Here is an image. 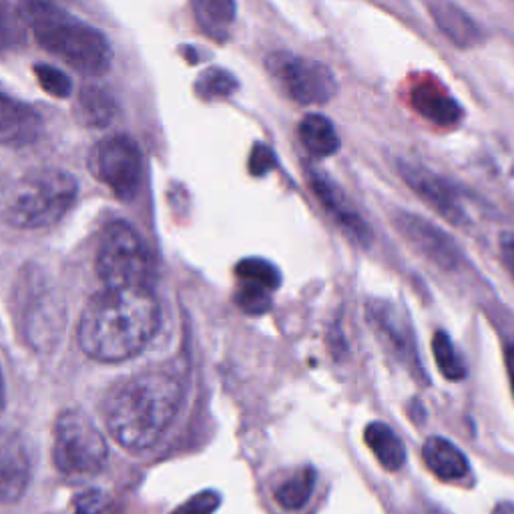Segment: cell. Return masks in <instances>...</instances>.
<instances>
[{"instance_id":"cell-1","label":"cell","mask_w":514,"mask_h":514,"mask_svg":"<svg viewBox=\"0 0 514 514\" xmlns=\"http://www.w3.org/2000/svg\"><path fill=\"white\" fill-rule=\"evenodd\" d=\"M159 328V304L147 286L107 288L81 314L79 344L99 362H123L139 354Z\"/></svg>"},{"instance_id":"cell-2","label":"cell","mask_w":514,"mask_h":514,"mask_svg":"<svg viewBox=\"0 0 514 514\" xmlns=\"http://www.w3.org/2000/svg\"><path fill=\"white\" fill-rule=\"evenodd\" d=\"M181 386L167 372H143L117 384L103 414L111 436L129 450L153 446L175 418Z\"/></svg>"},{"instance_id":"cell-3","label":"cell","mask_w":514,"mask_h":514,"mask_svg":"<svg viewBox=\"0 0 514 514\" xmlns=\"http://www.w3.org/2000/svg\"><path fill=\"white\" fill-rule=\"evenodd\" d=\"M23 17L37 43L77 73L97 77L109 71L113 51L97 29L49 0H23Z\"/></svg>"},{"instance_id":"cell-4","label":"cell","mask_w":514,"mask_h":514,"mask_svg":"<svg viewBox=\"0 0 514 514\" xmlns=\"http://www.w3.org/2000/svg\"><path fill=\"white\" fill-rule=\"evenodd\" d=\"M77 181L61 169H39L23 177L11 191L5 217L19 229H43L61 221L73 207Z\"/></svg>"},{"instance_id":"cell-5","label":"cell","mask_w":514,"mask_h":514,"mask_svg":"<svg viewBox=\"0 0 514 514\" xmlns=\"http://www.w3.org/2000/svg\"><path fill=\"white\" fill-rule=\"evenodd\" d=\"M107 442L97 424L79 410L63 412L55 422L53 460L71 476L97 474L107 462Z\"/></svg>"},{"instance_id":"cell-6","label":"cell","mask_w":514,"mask_h":514,"mask_svg":"<svg viewBox=\"0 0 514 514\" xmlns=\"http://www.w3.org/2000/svg\"><path fill=\"white\" fill-rule=\"evenodd\" d=\"M97 272L107 288L145 286L149 274V257L139 233L125 221L107 225L99 253Z\"/></svg>"},{"instance_id":"cell-7","label":"cell","mask_w":514,"mask_h":514,"mask_svg":"<svg viewBox=\"0 0 514 514\" xmlns=\"http://www.w3.org/2000/svg\"><path fill=\"white\" fill-rule=\"evenodd\" d=\"M268 69L286 95L300 105H324L338 91L332 71L306 57L274 53L268 59Z\"/></svg>"},{"instance_id":"cell-8","label":"cell","mask_w":514,"mask_h":514,"mask_svg":"<svg viewBox=\"0 0 514 514\" xmlns=\"http://www.w3.org/2000/svg\"><path fill=\"white\" fill-rule=\"evenodd\" d=\"M141 153L129 137H109L95 145L89 155V169L117 197L131 199L141 181Z\"/></svg>"},{"instance_id":"cell-9","label":"cell","mask_w":514,"mask_h":514,"mask_svg":"<svg viewBox=\"0 0 514 514\" xmlns=\"http://www.w3.org/2000/svg\"><path fill=\"white\" fill-rule=\"evenodd\" d=\"M394 225L406 239V243L422 257H426L430 264L448 272L460 266L462 253L456 241L428 219L410 211H398L394 217Z\"/></svg>"},{"instance_id":"cell-10","label":"cell","mask_w":514,"mask_h":514,"mask_svg":"<svg viewBox=\"0 0 514 514\" xmlns=\"http://www.w3.org/2000/svg\"><path fill=\"white\" fill-rule=\"evenodd\" d=\"M398 173L406 181V185L440 217H444L452 225H466V213L458 203L454 189L444 179H440L426 167L408 161L398 163Z\"/></svg>"},{"instance_id":"cell-11","label":"cell","mask_w":514,"mask_h":514,"mask_svg":"<svg viewBox=\"0 0 514 514\" xmlns=\"http://www.w3.org/2000/svg\"><path fill=\"white\" fill-rule=\"evenodd\" d=\"M31 480V454L25 438L0 426V502H17Z\"/></svg>"},{"instance_id":"cell-12","label":"cell","mask_w":514,"mask_h":514,"mask_svg":"<svg viewBox=\"0 0 514 514\" xmlns=\"http://www.w3.org/2000/svg\"><path fill=\"white\" fill-rule=\"evenodd\" d=\"M308 179L312 185V191L318 195L320 203L326 207V211L334 217V221L344 229L346 235H350L354 241L366 245L370 241V227L362 219V215L356 211V207L350 203V199L344 195V191L324 173L310 169Z\"/></svg>"},{"instance_id":"cell-13","label":"cell","mask_w":514,"mask_h":514,"mask_svg":"<svg viewBox=\"0 0 514 514\" xmlns=\"http://www.w3.org/2000/svg\"><path fill=\"white\" fill-rule=\"evenodd\" d=\"M410 103L420 117L440 127L456 125L462 119L460 105L436 79L420 77L410 89Z\"/></svg>"},{"instance_id":"cell-14","label":"cell","mask_w":514,"mask_h":514,"mask_svg":"<svg viewBox=\"0 0 514 514\" xmlns=\"http://www.w3.org/2000/svg\"><path fill=\"white\" fill-rule=\"evenodd\" d=\"M41 133V117L39 113L0 93V143L11 147H23L33 143Z\"/></svg>"},{"instance_id":"cell-15","label":"cell","mask_w":514,"mask_h":514,"mask_svg":"<svg viewBox=\"0 0 514 514\" xmlns=\"http://www.w3.org/2000/svg\"><path fill=\"white\" fill-rule=\"evenodd\" d=\"M426 7L440 33L456 47L470 49L482 41L478 25L452 0H426Z\"/></svg>"},{"instance_id":"cell-16","label":"cell","mask_w":514,"mask_h":514,"mask_svg":"<svg viewBox=\"0 0 514 514\" xmlns=\"http://www.w3.org/2000/svg\"><path fill=\"white\" fill-rule=\"evenodd\" d=\"M422 458L432 474L442 480H458L468 472L466 456L446 438L432 436L424 442Z\"/></svg>"},{"instance_id":"cell-17","label":"cell","mask_w":514,"mask_h":514,"mask_svg":"<svg viewBox=\"0 0 514 514\" xmlns=\"http://www.w3.org/2000/svg\"><path fill=\"white\" fill-rule=\"evenodd\" d=\"M300 141L314 157H330L340 149V137L330 119L312 113L300 123Z\"/></svg>"},{"instance_id":"cell-18","label":"cell","mask_w":514,"mask_h":514,"mask_svg":"<svg viewBox=\"0 0 514 514\" xmlns=\"http://www.w3.org/2000/svg\"><path fill=\"white\" fill-rule=\"evenodd\" d=\"M364 440L384 468L398 470L406 462L404 444L388 424L372 422L364 432Z\"/></svg>"},{"instance_id":"cell-19","label":"cell","mask_w":514,"mask_h":514,"mask_svg":"<svg viewBox=\"0 0 514 514\" xmlns=\"http://www.w3.org/2000/svg\"><path fill=\"white\" fill-rule=\"evenodd\" d=\"M77 115L89 127H103L115 115V101L105 89L95 87V85H87L79 93Z\"/></svg>"},{"instance_id":"cell-20","label":"cell","mask_w":514,"mask_h":514,"mask_svg":"<svg viewBox=\"0 0 514 514\" xmlns=\"http://www.w3.org/2000/svg\"><path fill=\"white\" fill-rule=\"evenodd\" d=\"M314 484L316 472L312 468H302L276 488V500L288 510H300L308 504L314 492Z\"/></svg>"},{"instance_id":"cell-21","label":"cell","mask_w":514,"mask_h":514,"mask_svg":"<svg viewBox=\"0 0 514 514\" xmlns=\"http://www.w3.org/2000/svg\"><path fill=\"white\" fill-rule=\"evenodd\" d=\"M239 282L243 284H251V286H257V288H264L268 292H274L280 288V282H282V276L280 272L266 260H255V257H251V260H243L237 270H235Z\"/></svg>"},{"instance_id":"cell-22","label":"cell","mask_w":514,"mask_h":514,"mask_svg":"<svg viewBox=\"0 0 514 514\" xmlns=\"http://www.w3.org/2000/svg\"><path fill=\"white\" fill-rule=\"evenodd\" d=\"M432 352L438 364V370L448 380H462L466 376V366L462 364L452 340L444 332H436L432 338Z\"/></svg>"},{"instance_id":"cell-23","label":"cell","mask_w":514,"mask_h":514,"mask_svg":"<svg viewBox=\"0 0 514 514\" xmlns=\"http://www.w3.org/2000/svg\"><path fill=\"white\" fill-rule=\"evenodd\" d=\"M199 21L215 31L227 27L235 15L233 0H193Z\"/></svg>"},{"instance_id":"cell-24","label":"cell","mask_w":514,"mask_h":514,"mask_svg":"<svg viewBox=\"0 0 514 514\" xmlns=\"http://www.w3.org/2000/svg\"><path fill=\"white\" fill-rule=\"evenodd\" d=\"M235 85L237 83L229 73L219 71V69H211L199 79L197 89L205 99H221V97L231 95L235 91Z\"/></svg>"},{"instance_id":"cell-25","label":"cell","mask_w":514,"mask_h":514,"mask_svg":"<svg viewBox=\"0 0 514 514\" xmlns=\"http://www.w3.org/2000/svg\"><path fill=\"white\" fill-rule=\"evenodd\" d=\"M35 73H37V81L43 85V89L53 95V97H59V99H65L71 95V79L61 73L59 69L51 67V65H37L35 67Z\"/></svg>"},{"instance_id":"cell-26","label":"cell","mask_w":514,"mask_h":514,"mask_svg":"<svg viewBox=\"0 0 514 514\" xmlns=\"http://www.w3.org/2000/svg\"><path fill=\"white\" fill-rule=\"evenodd\" d=\"M235 298H237V304L249 314H264L270 308V292L251 284L239 282V290Z\"/></svg>"},{"instance_id":"cell-27","label":"cell","mask_w":514,"mask_h":514,"mask_svg":"<svg viewBox=\"0 0 514 514\" xmlns=\"http://www.w3.org/2000/svg\"><path fill=\"white\" fill-rule=\"evenodd\" d=\"M219 502H221V498L217 492L205 490V492L191 496L187 502H183L171 514H213L215 508L219 506Z\"/></svg>"},{"instance_id":"cell-28","label":"cell","mask_w":514,"mask_h":514,"mask_svg":"<svg viewBox=\"0 0 514 514\" xmlns=\"http://www.w3.org/2000/svg\"><path fill=\"white\" fill-rule=\"evenodd\" d=\"M276 165V155L266 145H255L249 157V171L253 175H266Z\"/></svg>"},{"instance_id":"cell-29","label":"cell","mask_w":514,"mask_h":514,"mask_svg":"<svg viewBox=\"0 0 514 514\" xmlns=\"http://www.w3.org/2000/svg\"><path fill=\"white\" fill-rule=\"evenodd\" d=\"M101 492H87L77 500V514H99L105 500Z\"/></svg>"},{"instance_id":"cell-30","label":"cell","mask_w":514,"mask_h":514,"mask_svg":"<svg viewBox=\"0 0 514 514\" xmlns=\"http://www.w3.org/2000/svg\"><path fill=\"white\" fill-rule=\"evenodd\" d=\"M500 257H502V264L506 268V272L512 276L514 280V237L504 235L500 239Z\"/></svg>"},{"instance_id":"cell-31","label":"cell","mask_w":514,"mask_h":514,"mask_svg":"<svg viewBox=\"0 0 514 514\" xmlns=\"http://www.w3.org/2000/svg\"><path fill=\"white\" fill-rule=\"evenodd\" d=\"M506 370H508V378H510V386H512V394H514V348L506 350Z\"/></svg>"},{"instance_id":"cell-32","label":"cell","mask_w":514,"mask_h":514,"mask_svg":"<svg viewBox=\"0 0 514 514\" xmlns=\"http://www.w3.org/2000/svg\"><path fill=\"white\" fill-rule=\"evenodd\" d=\"M5 45H7V27H5L3 17H0V49H3Z\"/></svg>"},{"instance_id":"cell-33","label":"cell","mask_w":514,"mask_h":514,"mask_svg":"<svg viewBox=\"0 0 514 514\" xmlns=\"http://www.w3.org/2000/svg\"><path fill=\"white\" fill-rule=\"evenodd\" d=\"M5 404V384H3V374H0V410H3Z\"/></svg>"},{"instance_id":"cell-34","label":"cell","mask_w":514,"mask_h":514,"mask_svg":"<svg viewBox=\"0 0 514 514\" xmlns=\"http://www.w3.org/2000/svg\"><path fill=\"white\" fill-rule=\"evenodd\" d=\"M494 514H514V512H512V510H506V508H502V506H500V508H496V510H494Z\"/></svg>"},{"instance_id":"cell-35","label":"cell","mask_w":514,"mask_h":514,"mask_svg":"<svg viewBox=\"0 0 514 514\" xmlns=\"http://www.w3.org/2000/svg\"><path fill=\"white\" fill-rule=\"evenodd\" d=\"M49 3H55V0H49ZM57 5V3H55Z\"/></svg>"}]
</instances>
